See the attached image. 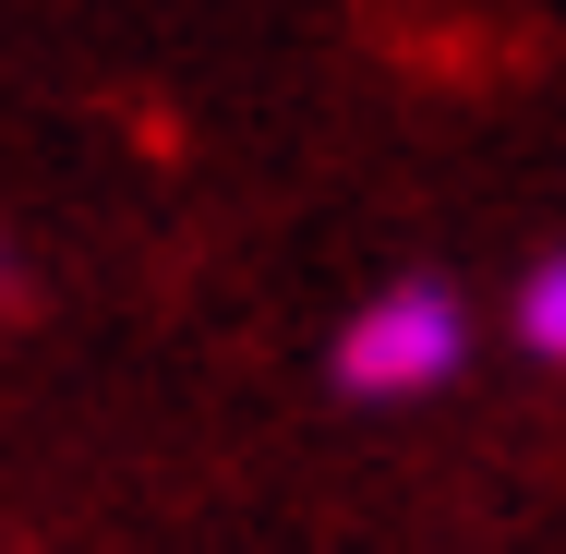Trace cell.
Masks as SVG:
<instances>
[{"instance_id": "6da1fadb", "label": "cell", "mask_w": 566, "mask_h": 554, "mask_svg": "<svg viewBox=\"0 0 566 554\" xmlns=\"http://www.w3.org/2000/svg\"><path fill=\"white\" fill-rule=\"evenodd\" d=\"M458 349H470L458 302L434 290V278H398V290H374V302L349 314L338 374L361 386V398H410V386H447V374H458Z\"/></svg>"}, {"instance_id": "7a4b0ae2", "label": "cell", "mask_w": 566, "mask_h": 554, "mask_svg": "<svg viewBox=\"0 0 566 554\" xmlns=\"http://www.w3.org/2000/svg\"><path fill=\"white\" fill-rule=\"evenodd\" d=\"M518 337H531L543 362H566V253L531 278V290H518Z\"/></svg>"}]
</instances>
